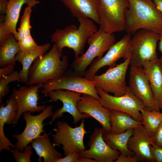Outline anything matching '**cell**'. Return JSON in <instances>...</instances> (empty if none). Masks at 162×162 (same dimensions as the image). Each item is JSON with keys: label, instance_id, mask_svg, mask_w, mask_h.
Segmentation results:
<instances>
[{"label": "cell", "instance_id": "cell-33", "mask_svg": "<svg viewBox=\"0 0 162 162\" xmlns=\"http://www.w3.org/2000/svg\"><path fill=\"white\" fill-rule=\"evenodd\" d=\"M151 151L155 161L162 162V148L154 143L151 145Z\"/></svg>", "mask_w": 162, "mask_h": 162}, {"label": "cell", "instance_id": "cell-32", "mask_svg": "<svg viewBox=\"0 0 162 162\" xmlns=\"http://www.w3.org/2000/svg\"><path fill=\"white\" fill-rule=\"evenodd\" d=\"M56 162H96L91 158L80 157L79 154L70 153L57 160Z\"/></svg>", "mask_w": 162, "mask_h": 162}, {"label": "cell", "instance_id": "cell-7", "mask_svg": "<svg viewBox=\"0 0 162 162\" xmlns=\"http://www.w3.org/2000/svg\"><path fill=\"white\" fill-rule=\"evenodd\" d=\"M160 37L159 34L147 30L141 29L136 32L131 39L130 66L142 67L158 58L156 46Z\"/></svg>", "mask_w": 162, "mask_h": 162}, {"label": "cell", "instance_id": "cell-29", "mask_svg": "<svg viewBox=\"0 0 162 162\" xmlns=\"http://www.w3.org/2000/svg\"><path fill=\"white\" fill-rule=\"evenodd\" d=\"M42 55L39 53L24 52L20 51L16 56V61L22 65V68L19 71L20 82L27 84L29 71L33 62L39 56Z\"/></svg>", "mask_w": 162, "mask_h": 162}, {"label": "cell", "instance_id": "cell-8", "mask_svg": "<svg viewBox=\"0 0 162 162\" xmlns=\"http://www.w3.org/2000/svg\"><path fill=\"white\" fill-rule=\"evenodd\" d=\"M84 118L82 119L79 126L75 128L70 126L65 122H58L56 128L53 130L55 134L52 135L53 145L60 146L66 156L70 153L80 154L85 150L83 142L85 135L88 132L85 129Z\"/></svg>", "mask_w": 162, "mask_h": 162}, {"label": "cell", "instance_id": "cell-37", "mask_svg": "<svg viewBox=\"0 0 162 162\" xmlns=\"http://www.w3.org/2000/svg\"><path fill=\"white\" fill-rule=\"evenodd\" d=\"M15 65L8 64L0 68V78L12 73L14 71Z\"/></svg>", "mask_w": 162, "mask_h": 162}, {"label": "cell", "instance_id": "cell-23", "mask_svg": "<svg viewBox=\"0 0 162 162\" xmlns=\"http://www.w3.org/2000/svg\"><path fill=\"white\" fill-rule=\"evenodd\" d=\"M146 75L158 108L162 104V63L158 58L142 67Z\"/></svg>", "mask_w": 162, "mask_h": 162}, {"label": "cell", "instance_id": "cell-42", "mask_svg": "<svg viewBox=\"0 0 162 162\" xmlns=\"http://www.w3.org/2000/svg\"><path fill=\"white\" fill-rule=\"evenodd\" d=\"M161 148H162V146H161Z\"/></svg>", "mask_w": 162, "mask_h": 162}, {"label": "cell", "instance_id": "cell-6", "mask_svg": "<svg viewBox=\"0 0 162 162\" xmlns=\"http://www.w3.org/2000/svg\"><path fill=\"white\" fill-rule=\"evenodd\" d=\"M128 0H99L100 28L110 34L125 30V14Z\"/></svg>", "mask_w": 162, "mask_h": 162}, {"label": "cell", "instance_id": "cell-16", "mask_svg": "<svg viewBox=\"0 0 162 162\" xmlns=\"http://www.w3.org/2000/svg\"><path fill=\"white\" fill-rule=\"evenodd\" d=\"M43 84L23 86L19 89L14 88L12 95L16 100L18 104L16 115L14 123L16 124L22 114L25 112L29 111L34 113L43 111L46 106L38 105L39 89Z\"/></svg>", "mask_w": 162, "mask_h": 162}, {"label": "cell", "instance_id": "cell-31", "mask_svg": "<svg viewBox=\"0 0 162 162\" xmlns=\"http://www.w3.org/2000/svg\"><path fill=\"white\" fill-rule=\"evenodd\" d=\"M32 147L31 145H28L23 151L14 148L11 149L10 152L13 154L16 162H31L30 157L32 154Z\"/></svg>", "mask_w": 162, "mask_h": 162}, {"label": "cell", "instance_id": "cell-17", "mask_svg": "<svg viewBox=\"0 0 162 162\" xmlns=\"http://www.w3.org/2000/svg\"><path fill=\"white\" fill-rule=\"evenodd\" d=\"M33 7L32 5H28L25 8L20 26L18 28L17 40L20 51L43 55L49 49L50 44L47 43L38 45L31 36L30 30L32 27L30 24V19Z\"/></svg>", "mask_w": 162, "mask_h": 162}, {"label": "cell", "instance_id": "cell-4", "mask_svg": "<svg viewBox=\"0 0 162 162\" xmlns=\"http://www.w3.org/2000/svg\"><path fill=\"white\" fill-rule=\"evenodd\" d=\"M116 38L113 34L107 33L100 28L91 34L87 42L89 46L87 51L75 59L70 65L71 69L77 74L82 76L87 67L94 58L100 59L104 52L115 43Z\"/></svg>", "mask_w": 162, "mask_h": 162}, {"label": "cell", "instance_id": "cell-3", "mask_svg": "<svg viewBox=\"0 0 162 162\" xmlns=\"http://www.w3.org/2000/svg\"><path fill=\"white\" fill-rule=\"evenodd\" d=\"M68 66V56H62V52L57 50L53 44L49 52L39 56L34 61L30 68L27 85L43 84L62 75Z\"/></svg>", "mask_w": 162, "mask_h": 162}, {"label": "cell", "instance_id": "cell-35", "mask_svg": "<svg viewBox=\"0 0 162 162\" xmlns=\"http://www.w3.org/2000/svg\"><path fill=\"white\" fill-rule=\"evenodd\" d=\"M138 159L135 156L121 153L115 162H136Z\"/></svg>", "mask_w": 162, "mask_h": 162}, {"label": "cell", "instance_id": "cell-38", "mask_svg": "<svg viewBox=\"0 0 162 162\" xmlns=\"http://www.w3.org/2000/svg\"><path fill=\"white\" fill-rule=\"evenodd\" d=\"M162 14V0H152Z\"/></svg>", "mask_w": 162, "mask_h": 162}, {"label": "cell", "instance_id": "cell-40", "mask_svg": "<svg viewBox=\"0 0 162 162\" xmlns=\"http://www.w3.org/2000/svg\"><path fill=\"white\" fill-rule=\"evenodd\" d=\"M159 59H160V62L162 63V56H161V57H160V58Z\"/></svg>", "mask_w": 162, "mask_h": 162}, {"label": "cell", "instance_id": "cell-20", "mask_svg": "<svg viewBox=\"0 0 162 162\" xmlns=\"http://www.w3.org/2000/svg\"><path fill=\"white\" fill-rule=\"evenodd\" d=\"M6 105L2 103L0 107V152L3 149L10 151V146L14 148L15 145L11 143L5 136L4 131L5 124H14L16 115L18 104L11 94L5 101Z\"/></svg>", "mask_w": 162, "mask_h": 162}, {"label": "cell", "instance_id": "cell-9", "mask_svg": "<svg viewBox=\"0 0 162 162\" xmlns=\"http://www.w3.org/2000/svg\"><path fill=\"white\" fill-rule=\"evenodd\" d=\"M100 97L101 104L110 111L121 112L128 113L137 121L142 122L140 111L148 110L143 102L133 93L128 86L125 93L120 96H112L96 88Z\"/></svg>", "mask_w": 162, "mask_h": 162}, {"label": "cell", "instance_id": "cell-2", "mask_svg": "<svg viewBox=\"0 0 162 162\" xmlns=\"http://www.w3.org/2000/svg\"><path fill=\"white\" fill-rule=\"evenodd\" d=\"M78 28L71 25L62 29H57L51 35L52 42L55 44L57 50L62 52L65 47L72 49L75 53V59L83 53L85 46L88 37L98 30L93 21L90 19L79 16Z\"/></svg>", "mask_w": 162, "mask_h": 162}, {"label": "cell", "instance_id": "cell-30", "mask_svg": "<svg viewBox=\"0 0 162 162\" xmlns=\"http://www.w3.org/2000/svg\"><path fill=\"white\" fill-rule=\"evenodd\" d=\"M17 81L20 82L19 72L14 71L6 76L0 78V104L5 95L9 92L8 84L10 82Z\"/></svg>", "mask_w": 162, "mask_h": 162}, {"label": "cell", "instance_id": "cell-5", "mask_svg": "<svg viewBox=\"0 0 162 162\" xmlns=\"http://www.w3.org/2000/svg\"><path fill=\"white\" fill-rule=\"evenodd\" d=\"M42 88L41 92L45 96L52 91L63 89L89 94L98 100L100 99L94 82L79 75L71 69L60 76L47 81Z\"/></svg>", "mask_w": 162, "mask_h": 162}, {"label": "cell", "instance_id": "cell-15", "mask_svg": "<svg viewBox=\"0 0 162 162\" xmlns=\"http://www.w3.org/2000/svg\"><path fill=\"white\" fill-rule=\"evenodd\" d=\"M103 128L95 127L87 142L89 149L79 154L80 157L93 158L96 162H113L121 154L111 148L104 141Z\"/></svg>", "mask_w": 162, "mask_h": 162}, {"label": "cell", "instance_id": "cell-34", "mask_svg": "<svg viewBox=\"0 0 162 162\" xmlns=\"http://www.w3.org/2000/svg\"><path fill=\"white\" fill-rule=\"evenodd\" d=\"M155 145L160 147L162 146V122L158 126L153 137Z\"/></svg>", "mask_w": 162, "mask_h": 162}, {"label": "cell", "instance_id": "cell-26", "mask_svg": "<svg viewBox=\"0 0 162 162\" xmlns=\"http://www.w3.org/2000/svg\"><path fill=\"white\" fill-rule=\"evenodd\" d=\"M133 132V128H130L120 134L104 133L103 137L106 143L112 149L119 151L121 153L134 156V153L128 147V140Z\"/></svg>", "mask_w": 162, "mask_h": 162}, {"label": "cell", "instance_id": "cell-19", "mask_svg": "<svg viewBox=\"0 0 162 162\" xmlns=\"http://www.w3.org/2000/svg\"><path fill=\"white\" fill-rule=\"evenodd\" d=\"M154 143L153 137L149 136L143 125H141L133 128L128 147L139 161L154 162L151 151V145Z\"/></svg>", "mask_w": 162, "mask_h": 162}, {"label": "cell", "instance_id": "cell-27", "mask_svg": "<svg viewBox=\"0 0 162 162\" xmlns=\"http://www.w3.org/2000/svg\"><path fill=\"white\" fill-rule=\"evenodd\" d=\"M20 51L14 34L10 33L5 42L0 46V67L16 64V56Z\"/></svg>", "mask_w": 162, "mask_h": 162}, {"label": "cell", "instance_id": "cell-39", "mask_svg": "<svg viewBox=\"0 0 162 162\" xmlns=\"http://www.w3.org/2000/svg\"><path fill=\"white\" fill-rule=\"evenodd\" d=\"M159 40V41L158 45V50L162 54V35L161 36Z\"/></svg>", "mask_w": 162, "mask_h": 162}, {"label": "cell", "instance_id": "cell-21", "mask_svg": "<svg viewBox=\"0 0 162 162\" xmlns=\"http://www.w3.org/2000/svg\"><path fill=\"white\" fill-rule=\"evenodd\" d=\"M40 2L38 0H8L4 20L0 22V28L8 35L13 34L17 40L18 34L16 26L22 6L26 4L35 7Z\"/></svg>", "mask_w": 162, "mask_h": 162}, {"label": "cell", "instance_id": "cell-25", "mask_svg": "<svg viewBox=\"0 0 162 162\" xmlns=\"http://www.w3.org/2000/svg\"><path fill=\"white\" fill-rule=\"evenodd\" d=\"M110 121L112 128L110 133L113 134L122 133L142 125V122L136 120L129 114L115 111H111Z\"/></svg>", "mask_w": 162, "mask_h": 162}, {"label": "cell", "instance_id": "cell-36", "mask_svg": "<svg viewBox=\"0 0 162 162\" xmlns=\"http://www.w3.org/2000/svg\"><path fill=\"white\" fill-rule=\"evenodd\" d=\"M8 0H0V22H3L4 20Z\"/></svg>", "mask_w": 162, "mask_h": 162}, {"label": "cell", "instance_id": "cell-28", "mask_svg": "<svg viewBox=\"0 0 162 162\" xmlns=\"http://www.w3.org/2000/svg\"><path fill=\"white\" fill-rule=\"evenodd\" d=\"M142 122L149 136L153 137L160 124L162 122V113L156 110L142 109Z\"/></svg>", "mask_w": 162, "mask_h": 162}, {"label": "cell", "instance_id": "cell-13", "mask_svg": "<svg viewBox=\"0 0 162 162\" xmlns=\"http://www.w3.org/2000/svg\"><path fill=\"white\" fill-rule=\"evenodd\" d=\"M129 87L148 110L160 111L148 78L142 67L130 66Z\"/></svg>", "mask_w": 162, "mask_h": 162}, {"label": "cell", "instance_id": "cell-1", "mask_svg": "<svg viewBox=\"0 0 162 162\" xmlns=\"http://www.w3.org/2000/svg\"><path fill=\"white\" fill-rule=\"evenodd\" d=\"M125 14V30L134 35L146 29L162 35V14L152 0H128Z\"/></svg>", "mask_w": 162, "mask_h": 162}, {"label": "cell", "instance_id": "cell-11", "mask_svg": "<svg viewBox=\"0 0 162 162\" xmlns=\"http://www.w3.org/2000/svg\"><path fill=\"white\" fill-rule=\"evenodd\" d=\"M131 35L127 34L115 43L108 50L106 54L101 58L94 60L89 68L86 70L83 76L91 80L101 68L108 66L112 68L116 66V62L120 58L124 60L131 56Z\"/></svg>", "mask_w": 162, "mask_h": 162}, {"label": "cell", "instance_id": "cell-22", "mask_svg": "<svg viewBox=\"0 0 162 162\" xmlns=\"http://www.w3.org/2000/svg\"><path fill=\"white\" fill-rule=\"evenodd\" d=\"M60 0L73 17H86L99 24L98 14L99 0Z\"/></svg>", "mask_w": 162, "mask_h": 162}, {"label": "cell", "instance_id": "cell-12", "mask_svg": "<svg viewBox=\"0 0 162 162\" xmlns=\"http://www.w3.org/2000/svg\"><path fill=\"white\" fill-rule=\"evenodd\" d=\"M52 105H49L45 108L40 114L32 115L29 111L23 114L26 125L22 132L19 134H14L13 137L16 138L17 142L14 148L22 151L24 148L33 140L41 135L45 132L43 129L45 119L52 116L53 114Z\"/></svg>", "mask_w": 162, "mask_h": 162}, {"label": "cell", "instance_id": "cell-14", "mask_svg": "<svg viewBox=\"0 0 162 162\" xmlns=\"http://www.w3.org/2000/svg\"><path fill=\"white\" fill-rule=\"evenodd\" d=\"M81 93L74 91L63 89H57L50 92L48 95L53 102L61 101L63 107L59 108L53 113L50 124L57 118L62 117L65 112H68L73 117V122L76 124L83 118L92 117L85 113L82 114L78 111L76 106L77 102L82 99Z\"/></svg>", "mask_w": 162, "mask_h": 162}, {"label": "cell", "instance_id": "cell-24", "mask_svg": "<svg viewBox=\"0 0 162 162\" xmlns=\"http://www.w3.org/2000/svg\"><path fill=\"white\" fill-rule=\"evenodd\" d=\"M31 143L39 156L38 162L42 161V158L44 162H56L62 158V154L55 149L51 143L48 135L45 132L43 135L32 140Z\"/></svg>", "mask_w": 162, "mask_h": 162}, {"label": "cell", "instance_id": "cell-41", "mask_svg": "<svg viewBox=\"0 0 162 162\" xmlns=\"http://www.w3.org/2000/svg\"><path fill=\"white\" fill-rule=\"evenodd\" d=\"M160 109H162V104L160 106Z\"/></svg>", "mask_w": 162, "mask_h": 162}, {"label": "cell", "instance_id": "cell-10", "mask_svg": "<svg viewBox=\"0 0 162 162\" xmlns=\"http://www.w3.org/2000/svg\"><path fill=\"white\" fill-rule=\"evenodd\" d=\"M130 56L115 67L109 68L105 73L94 75L91 80L94 82L95 87L106 93H112L115 96L124 95L128 87L125 77Z\"/></svg>", "mask_w": 162, "mask_h": 162}, {"label": "cell", "instance_id": "cell-18", "mask_svg": "<svg viewBox=\"0 0 162 162\" xmlns=\"http://www.w3.org/2000/svg\"><path fill=\"white\" fill-rule=\"evenodd\" d=\"M76 106L80 113L88 114L100 123L104 133L111 132L112 128L110 121L111 111L103 106L100 100L90 95L83 94L82 99L77 102Z\"/></svg>", "mask_w": 162, "mask_h": 162}]
</instances>
